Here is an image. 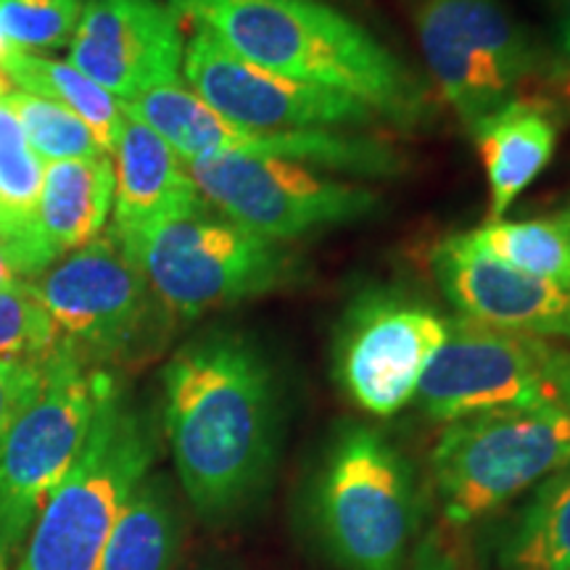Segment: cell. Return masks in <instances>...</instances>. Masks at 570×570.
<instances>
[{"label":"cell","instance_id":"1","mask_svg":"<svg viewBox=\"0 0 570 570\" xmlns=\"http://www.w3.org/2000/svg\"><path fill=\"white\" fill-rule=\"evenodd\" d=\"M164 433L177 479L206 523L238 518L265 494L281 449V386L246 333L212 331L161 370Z\"/></svg>","mask_w":570,"mask_h":570},{"label":"cell","instance_id":"2","mask_svg":"<svg viewBox=\"0 0 570 570\" xmlns=\"http://www.w3.org/2000/svg\"><path fill=\"white\" fill-rule=\"evenodd\" d=\"M167 6L254 67L346 92L381 122L412 130L431 117L425 85L360 21L323 0H169Z\"/></svg>","mask_w":570,"mask_h":570},{"label":"cell","instance_id":"3","mask_svg":"<svg viewBox=\"0 0 570 570\" xmlns=\"http://www.w3.org/2000/svg\"><path fill=\"white\" fill-rule=\"evenodd\" d=\"M159 433L151 412L114 386L85 449L35 520L17 570H98L127 499L151 473Z\"/></svg>","mask_w":570,"mask_h":570},{"label":"cell","instance_id":"4","mask_svg":"<svg viewBox=\"0 0 570 570\" xmlns=\"http://www.w3.org/2000/svg\"><path fill=\"white\" fill-rule=\"evenodd\" d=\"M312 525L341 570H402L420 525L415 470L370 425H344L312 487Z\"/></svg>","mask_w":570,"mask_h":570},{"label":"cell","instance_id":"5","mask_svg":"<svg viewBox=\"0 0 570 570\" xmlns=\"http://www.w3.org/2000/svg\"><path fill=\"white\" fill-rule=\"evenodd\" d=\"M167 315L183 323L273 294L302 277V259L202 202L122 246Z\"/></svg>","mask_w":570,"mask_h":570},{"label":"cell","instance_id":"6","mask_svg":"<svg viewBox=\"0 0 570 570\" xmlns=\"http://www.w3.org/2000/svg\"><path fill=\"white\" fill-rule=\"evenodd\" d=\"M570 465V412L508 407L444 425L431 468L441 512L470 525Z\"/></svg>","mask_w":570,"mask_h":570},{"label":"cell","instance_id":"7","mask_svg":"<svg viewBox=\"0 0 570 570\" xmlns=\"http://www.w3.org/2000/svg\"><path fill=\"white\" fill-rule=\"evenodd\" d=\"M117 383L111 370L88 365L67 346L48 362L42 389L0 449V562L9 566L24 550L35 520L80 458Z\"/></svg>","mask_w":570,"mask_h":570},{"label":"cell","instance_id":"8","mask_svg":"<svg viewBox=\"0 0 570 570\" xmlns=\"http://www.w3.org/2000/svg\"><path fill=\"white\" fill-rule=\"evenodd\" d=\"M61 344L106 367L148 354L167 336V315L146 275L109 233L32 277Z\"/></svg>","mask_w":570,"mask_h":570},{"label":"cell","instance_id":"9","mask_svg":"<svg viewBox=\"0 0 570 570\" xmlns=\"http://www.w3.org/2000/svg\"><path fill=\"white\" fill-rule=\"evenodd\" d=\"M415 30L441 98L468 130L512 101L544 61L502 0H423Z\"/></svg>","mask_w":570,"mask_h":570},{"label":"cell","instance_id":"10","mask_svg":"<svg viewBox=\"0 0 570 570\" xmlns=\"http://www.w3.org/2000/svg\"><path fill=\"white\" fill-rule=\"evenodd\" d=\"M188 173L206 204L277 244L356 223L381 209L375 190L309 164L209 156L190 161Z\"/></svg>","mask_w":570,"mask_h":570},{"label":"cell","instance_id":"11","mask_svg":"<svg viewBox=\"0 0 570 570\" xmlns=\"http://www.w3.org/2000/svg\"><path fill=\"white\" fill-rule=\"evenodd\" d=\"M446 338V320L394 291L348 306L336 338V377L362 412L391 417L415 402L420 377Z\"/></svg>","mask_w":570,"mask_h":570},{"label":"cell","instance_id":"12","mask_svg":"<svg viewBox=\"0 0 570 570\" xmlns=\"http://www.w3.org/2000/svg\"><path fill=\"white\" fill-rule=\"evenodd\" d=\"M544 354L547 338L458 315L446 320V338L420 377L415 402L439 423L489 410L552 404Z\"/></svg>","mask_w":570,"mask_h":570},{"label":"cell","instance_id":"13","mask_svg":"<svg viewBox=\"0 0 570 570\" xmlns=\"http://www.w3.org/2000/svg\"><path fill=\"white\" fill-rule=\"evenodd\" d=\"M183 77L219 117L254 130H365L381 122L346 92L254 67L204 27L185 42Z\"/></svg>","mask_w":570,"mask_h":570},{"label":"cell","instance_id":"14","mask_svg":"<svg viewBox=\"0 0 570 570\" xmlns=\"http://www.w3.org/2000/svg\"><path fill=\"white\" fill-rule=\"evenodd\" d=\"M183 24L159 0H88L69 63L119 104L183 80Z\"/></svg>","mask_w":570,"mask_h":570},{"label":"cell","instance_id":"15","mask_svg":"<svg viewBox=\"0 0 570 570\" xmlns=\"http://www.w3.org/2000/svg\"><path fill=\"white\" fill-rule=\"evenodd\" d=\"M431 269L460 317L533 338L570 341V291L494 259L470 233L441 240Z\"/></svg>","mask_w":570,"mask_h":570},{"label":"cell","instance_id":"16","mask_svg":"<svg viewBox=\"0 0 570 570\" xmlns=\"http://www.w3.org/2000/svg\"><path fill=\"white\" fill-rule=\"evenodd\" d=\"M114 206V161L98 159L48 161L42 177L32 238L11 248L21 277L40 275L61 256L101 238Z\"/></svg>","mask_w":570,"mask_h":570},{"label":"cell","instance_id":"17","mask_svg":"<svg viewBox=\"0 0 570 570\" xmlns=\"http://www.w3.org/2000/svg\"><path fill=\"white\" fill-rule=\"evenodd\" d=\"M114 223L109 235L132 244L164 219L204 202L188 164L138 119L127 117L114 148Z\"/></svg>","mask_w":570,"mask_h":570},{"label":"cell","instance_id":"18","mask_svg":"<svg viewBox=\"0 0 570 570\" xmlns=\"http://www.w3.org/2000/svg\"><path fill=\"white\" fill-rule=\"evenodd\" d=\"M470 132L487 173L491 219H502L552 161L558 148V109L550 101L512 98Z\"/></svg>","mask_w":570,"mask_h":570},{"label":"cell","instance_id":"19","mask_svg":"<svg viewBox=\"0 0 570 570\" xmlns=\"http://www.w3.org/2000/svg\"><path fill=\"white\" fill-rule=\"evenodd\" d=\"M180 537L173 487L164 475L148 473L127 499L98 570H173Z\"/></svg>","mask_w":570,"mask_h":570},{"label":"cell","instance_id":"20","mask_svg":"<svg viewBox=\"0 0 570 570\" xmlns=\"http://www.w3.org/2000/svg\"><path fill=\"white\" fill-rule=\"evenodd\" d=\"M502 570H570V465L537 483L499 544Z\"/></svg>","mask_w":570,"mask_h":570},{"label":"cell","instance_id":"21","mask_svg":"<svg viewBox=\"0 0 570 570\" xmlns=\"http://www.w3.org/2000/svg\"><path fill=\"white\" fill-rule=\"evenodd\" d=\"M3 69L9 80L19 85L21 90L51 98V101L75 111L96 135L104 154L114 156L119 132L125 127V111L122 104L109 90L85 77L69 61H56L40 53L17 51V48H11L3 59Z\"/></svg>","mask_w":570,"mask_h":570},{"label":"cell","instance_id":"22","mask_svg":"<svg viewBox=\"0 0 570 570\" xmlns=\"http://www.w3.org/2000/svg\"><path fill=\"white\" fill-rule=\"evenodd\" d=\"M470 238L518 273L570 291V238L554 217L489 219Z\"/></svg>","mask_w":570,"mask_h":570},{"label":"cell","instance_id":"23","mask_svg":"<svg viewBox=\"0 0 570 570\" xmlns=\"http://www.w3.org/2000/svg\"><path fill=\"white\" fill-rule=\"evenodd\" d=\"M46 167L32 151L24 127L0 104V238L21 248L32 238Z\"/></svg>","mask_w":570,"mask_h":570},{"label":"cell","instance_id":"24","mask_svg":"<svg viewBox=\"0 0 570 570\" xmlns=\"http://www.w3.org/2000/svg\"><path fill=\"white\" fill-rule=\"evenodd\" d=\"M3 106H9L19 125L24 127L27 140L40 159L69 161L106 156L90 127L75 111L51 98L32 96L27 90H11L3 98Z\"/></svg>","mask_w":570,"mask_h":570},{"label":"cell","instance_id":"25","mask_svg":"<svg viewBox=\"0 0 570 570\" xmlns=\"http://www.w3.org/2000/svg\"><path fill=\"white\" fill-rule=\"evenodd\" d=\"M61 336L42 306L32 277L0 291V360L48 362L61 352Z\"/></svg>","mask_w":570,"mask_h":570},{"label":"cell","instance_id":"26","mask_svg":"<svg viewBox=\"0 0 570 570\" xmlns=\"http://www.w3.org/2000/svg\"><path fill=\"white\" fill-rule=\"evenodd\" d=\"M88 0H0V32L27 53L69 46Z\"/></svg>","mask_w":570,"mask_h":570},{"label":"cell","instance_id":"27","mask_svg":"<svg viewBox=\"0 0 570 570\" xmlns=\"http://www.w3.org/2000/svg\"><path fill=\"white\" fill-rule=\"evenodd\" d=\"M48 362L0 360V449L21 412L30 407L42 389Z\"/></svg>","mask_w":570,"mask_h":570},{"label":"cell","instance_id":"28","mask_svg":"<svg viewBox=\"0 0 570 570\" xmlns=\"http://www.w3.org/2000/svg\"><path fill=\"white\" fill-rule=\"evenodd\" d=\"M544 373L550 383L552 399L562 410L570 412V346L547 341L544 354Z\"/></svg>","mask_w":570,"mask_h":570},{"label":"cell","instance_id":"29","mask_svg":"<svg viewBox=\"0 0 570 570\" xmlns=\"http://www.w3.org/2000/svg\"><path fill=\"white\" fill-rule=\"evenodd\" d=\"M412 570H468L458 558V552L441 539V533H428L412 554Z\"/></svg>","mask_w":570,"mask_h":570},{"label":"cell","instance_id":"30","mask_svg":"<svg viewBox=\"0 0 570 570\" xmlns=\"http://www.w3.org/2000/svg\"><path fill=\"white\" fill-rule=\"evenodd\" d=\"M547 82L552 90V106L570 114V56H554L550 71H547Z\"/></svg>","mask_w":570,"mask_h":570},{"label":"cell","instance_id":"31","mask_svg":"<svg viewBox=\"0 0 570 570\" xmlns=\"http://www.w3.org/2000/svg\"><path fill=\"white\" fill-rule=\"evenodd\" d=\"M547 6H550L558 56H570V0H547Z\"/></svg>","mask_w":570,"mask_h":570},{"label":"cell","instance_id":"32","mask_svg":"<svg viewBox=\"0 0 570 570\" xmlns=\"http://www.w3.org/2000/svg\"><path fill=\"white\" fill-rule=\"evenodd\" d=\"M13 281H19L17 262H13L9 244H6V240L0 238V291L9 288V285H11Z\"/></svg>","mask_w":570,"mask_h":570},{"label":"cell","instance_id":"33","mask_svg":"<svg viewBox=\"0 0 570 570\" xmlns=\"http://www.w3.org/2000/svg\"><path fill=\"white\" fill-rule=\"evenodd\" d=\"M554 219H558V225L568 233V238H570V202L562 206L558 214H554Z\"/></svg>","mask_w":570,"mask_h":570},{"label":"cell","instance_id":"34","mask_svg":"<svg viewBox=\"0 0 570 570\" xmlns=\"http://www.w3.org/2000/svg\"><path fill=\"white\" fill-rule=\"evenodd\" d=\"M11 90H13V82L9 80V75H6L3 63H0V104H3V98L9 96Z\"/></svg>","mask_w":570,"mask_h":570},{"label":"cell","instance_id":"35","mask_svg":"<svg viewBox=\"0 0 570 570\" xmlns=\"http://www.w3.org/2000/svg\"><path fill=\"white\" fill-rule=\"evenodd\" d=\"M0 570H9V566H6V562H0Z\"/></svg>","mask_w":570,"mask_h":570}]
</instances>
